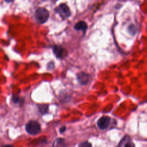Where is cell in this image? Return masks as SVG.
Listing matches in <instances>:
<instances>
[{
    "mask_svg": "<svg viewBox=\"0 0 147 147\" xmlns=\"http://www.w3.org/2000/svg\"><path fill=\"white\" fill-rule=\"evenodd\" d=\"M38 110L42 114H45L47 113L48 110V105H38Z\"/></svg>",
    "mask_w": 147,
    "mask_h": 147,
    "instance_id": "9",
    "label": "cell"
},
{
    "mask_svg": "<svg viewBox=\"0 0 147 147\" xmlns=\"http://www.w3.org/2000/svg\"><path fill=\"white\" fill-rule=\"evenodd\" d=\"M65 129H66V127H65V126H62L60 128L59 131H60L61 133H63L64 131H65Z\"/></svg>",
    "mask_w": 147,
    "mask_h": 147,
    "instance_id": "13",
    "label": "cell"
},
{
    "mask_svg": "<svg viewBox=\"0 0 147 147\" xmlns=\"http://www.w3.org/2000/svg\"><path fill=\"white\" fill-rule=\"evenodd\" d=\"M55 11L63 19H66L71 16V11L69 7L65 3L59 5L55 9Z\"/></svg>",
    "mask_w": 147,
    "mask_h": 147,
    "instance_id": "3",
    "label": "cell"
},
{
    "mask_svg": "<svg viewBox=\"0 0 147 147\" xmlns=\"http://www.w3.org/2000/svg\"><path fill=\"white\" fill-rule=\"evenodd\" d=\"M74 28L76 30H82L83 32H85L87 28V25L84 21H81L76 24Z\"/></svg>",
    "mask_w": 147,
    "mask_h": 147,
    "instance_id": "8",
    "label": "cell"
},
{
    "mask_svg": "<svg viewBox=\"0 0 147 147\" xmlns=\"http://www.w3.org/2000/svg\"><path fill=\"white\" fill-rule=\"evenodd\" d=\"M25 129L29 134L35 135L41 131V126L38 122L32 120L27 123L25 126Z\"/></svg>",
    "mask_w": 147,
    "mask_h": 147,
    "instance_id": "2",
    "label": "cell"
},
{
    "mask_svg": "<svg viewBox=\"0 0 147 147\" xmlns=\"http://www.w3.org/2000/svg\"><path fill=\"white\" fill-rule=\"evenodd\" d=\"M13 100L15 103H17L19 102V98L17 97H13Z\"/></svg>",
    "mask_w": 147,
    "mask_h": 147,
    "instance_id": "14",
    "label": "cell"
},
{
    "mask_svg": "<svg viewBox=\"0 0 147 147\" xmlns=\"http://www.w3.org/2000/svg\"><path fill=\"white\" fill-rule=\"evenodd\" d=\"M80 146H91V144L90 143H89L88 142H83L82 144H80L79 145Z\"/></svg>",
    "mask_w": 147,
    "mask_h": 147,
    "instance_id": "12",
    "label": "cell"
},
{
    "mask_svg": "<svg viewBox=\"0 0 147 147\" xmlns=\"http://www.w3.org/2000/svg\"><path fill=\"white\" fill-rule=\"evenodd\" d=\"M118 146H134V145L131 139L128 136H124L119 142Z\"/></svg>",
    "mask_w": 147,
    "mask_h": 147,
    "instance_id": "5",
    "label": "cell"
},
{
    "mask_svg": "<svg viewBox=\"0 0 147 147\" xmlns=\"http://www.w3.org/2000/svg\"><path fill=\"white\" fill-rule=\"evenodd\" d=\"M36 21L40 24L45 23L48 19L49 16V11L44 7L38 8L34 14Z\"/></svg>",
    "mask_w": 147,
    "mask_h": 147,
    "instance_id": "1",
    "label": "cell"
},
{
    "mask_svg": "<svg viewBox=\"0 0 147 147\" xmlns=\"http://www.w3.org/2000/svg\"><path fill=\"white\" fill-rule=\"evenodd\" d=\"M90 79V76L83 72L78 74V80L82 85H86Z\"/></svg>",
    "mask_w": 147,
    "mask_h": 147,
    "instance_id": "6",
    "label": "cell"
},
{
    "mask_svg": "<svg viewBox=\"0 0 147 147\" xmlns=\"http://www.w3.org/2000/svg\"><path fill=\"white\" fill-rule=\"evenodd\" d=\"M65 141L64 139L63 138H57L56 141H55L54 143L53 144V146H59L61 145V144H63Z\"/></svg>",
    "mask_w": 147,
    "mask_h": 147,
    "instance_id": "10",
    "label": "cell"
},
{
    "mask_svg": "<svg viewBox=\"0 0 147 147\" xmlns=\"http://www.w3.org/2000/svg\"><path fill=\"white\" fill-rule=\"evenodd\" d=\"M53 52L56 57L59 59H62L64 57L65 51L61 47L57 45L54 46L53 48Z\"/></svg>",
    "mask_w": 147,
    "mask_h": 147,
    "instance_id": "7",
    "label": "cell"
},
{
    "mask_svg": "<svg viewBox=\"0 0 147 147\" xmlns=\"http://www.w3.org/2000/svg\"><path fill=\"white\" fill-rule=\"evenodd\" d=\"M110 118L107 116H103L100 118L97 121V126L99 129L105 130L107 128L110 124Z\"/></svg>",
    "mask_w": 147,
    "mask_h": 147,
    "instance_id": "4",
    "label": "cell"
},
{
    "mask_svg": "<svg viewBox=\"0 0 147 147\" xmlns=\"http://www.w3.org/2000/svg\"><path fill=\"white\" fill-rule=\"evenodd\" d=\"M6 2H12L13 0H5Z\"/></svg>",
    "mask_w": 147,
    "mask_h": 147,
    "instance_id": "15",
    "label": "cell"
},
{
    "mask_svg": "<svg viewBox=\"0 0 147 147\" xmlns=\"http://www.w3.org/2000/svg\"><path fill=\"white\" fill-rule=\"evenodd\" d=\"M128 30H129V33H131L132 34H134L136 32V28L135 27L134 25H131L128 27Z\"/></svg>",
    "mask_w": 147,
    "mask_h": 147,
    "instance_id": "11",
    "label": "cell"
}]
</instances>
